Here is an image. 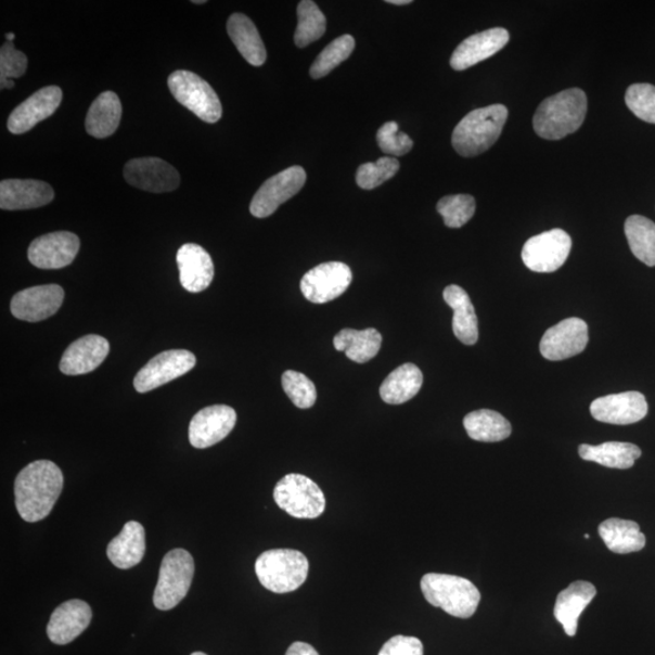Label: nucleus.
Returning <instances> with one entry per match:
<instances>
[{
    "label": "nucleus",
    "mask_w": 655,
    "mask_h": 655,
    "mask_svg": "<svg viewBox=\"0 0 655 655\" xmlns=\"http://www.w3.org/2000/svg\"><path fill=\"white\" fill-rule=\"evenodd\" d=\"M326 29V18L319 5L311 0H303L298 5V27L294 35L295 46L305 48L319 40Z\"/></svg>",
    "instance_id": "obj_36"
},
{
    "label": "nucleus",
    "mask_w": 655,
    "mask_h": 655,
    "mask_svg": "<svg viewBox=\"0 0 655 655\" xmlns=\"http://www.w3.org/2000/svg\"><path fill=\"white\" fill-rule=\"evenodd\" d=\"M426 601L455 618L474 616L480 601L478 589L470 580L439 573H428L421 582Z\"/></svg>",
    "instance_id": "obj_4"
},
{
    "label": "nucleus",
    "mask_w": 655,
    "mask_h": 655,
    "mask_svg": "<svg viewBox=\"0 0 655 655\" xmlns=\"http://www.w3.org/2000/svg\"><path fill=\"white\" fill-rule=\"evenodd\" d=\"M589 330L586 321L567 319L549 328L540 342V354L549 361H563L586 350Z\"/></svg>",
    "instance_id": "obj_14"
},
{
    "label": "nucleus",
    "mask_w": 655,
    "mask_h": 655,
    "mask_svg": "<svg viewBox=\"0 0 655 655\" xmlns=\"http://www.w3.org/2000/svg\"><path fill=\"white\" fill-rule=\"evenodd\" d=\"M275 504L295 518L313 519L325 510L322 489L309 477L299 474L284 476L273 490Z\"/></svg>",
    "instance_id": "obj_7"
},
{
    "label": "nucleus",
    "mask_w": 655,
    "mask_h": 655,
    "mask_svg": "<svg viewBox=\"0 0 655 655\" xmlns=\"http://www.w3.org/2000/svg\"><path fill=\"white\" fill-rule=\"evenodd\" d=\"M146 551L145 528L139 522L130 521L107 547V556L119 569L139 565Z\"/></svg>",
    "instance_id": "obj_26"
},
{
    "label": "nucleus",
    "mask_w": 655,
    "mask_h": 655,
    "mask_svg": "<svg viewBox=\"0 0 655 655\" xmlns=\"http://www.w3.org/2000/svg\"><path fill=\"white\" fill-rule=\"evenodd\" d=\"M590 412L601 423L631 425L646 418L648 403L641 393H621L595 399L590 406Z\"/></svg>",
    "instance_id": "obj_17"
},
{
    "label": "nucleus",
    "mask_w": 655,
    "mask_h": 655,
    "mask_svg": "<svg viewBox=\"0 0 655 655\" xmlns=\"http://www.w3.org/2000/svg\"><path fill=\"white\" fill-rule=\"evenodd\" d=\"M283 390L295 407L307 409L316 403L317 390L314 384L306 375L286 371L282 375Z\"/></svg>",
    "instance_id": "obj_40"
},
{
    "label": "nucleus",
    "mask_w": 655,
    "mask_h": 655,
    "mask_svg": "<svg viewBox=\"0 0 655 655\" xmlns=\"http://www.w3.org/2000/svg\"><path fill=\"white\" fill-rule=\"evenodd\" d=\"M27 56L15 48L13 42H7L0 49V79H14L26 74Z\"/></svg>",
    "instance_id": "obj_43"
},
{
    "label": "nucleus",
    "mask_w": 655,
    "mask_h": 655,
    "mask_svg": "<svg viewBox=\"0 0 655 655\" xmlns=\"http://www.w3.org/2000/svg\"><path fill=\"white\" fill-rule=\"evenodd\" d=\"M180 282L190 293L206 291L214 279V264L209 253L201 245H182L177 257Z\"/></svg>",
    "instance_id": "obj_24"
},
{
    "label": "nucleus",
    "mask_w": 655,
    "mask_h": 655,
    "mask_svg": "<svg viewBox=\"0 0 655 655\" xmlns=\"http://www.w3.org/2000/svg\"><path fill=\"white\" fill-rule=\"evenodd\" d=\"M63 101V90L50 86L42 88L20 104L8 118V129L15 136L35 128L38 123L53 116Z\"/></svg>",
    "instance_id": "obj_19"
},
{
    "label": "nucleus",
    "mask_w": 655,
    "mask_h": 655,
    "mask_svg": "<svg viewBox=\"0 0 655 655\" xmlns=\"http://www.w3.org/2000/svg\"><path fill=\"white\" fill-rule=\"evenodd\" d=\"M445 301L454 311L453 332L459 342L475 345L478 341V321L475 307L468 294L459 285H448L444 292Z\"/></svg>",
    "instance_id": "obj_27"
},
{
    "label": "nucleus",
    "mask_w": 655,
    "mask_h": 655,
    "mask_svg": "<svg viewBox=\"0 0 655 655\" xmlns=\"http://www.w3.org/2000/svg\"><path fill=\"white\" fill-rule=\"evenodd\" d=\"M508 116V108L500 104L471 111L453 131L454 150L463 157L488 151L503 132Z\"/></svg>",
    "instance_id": "obj_3"
},
{
    "label": "nucleus",
    "mask_w": 655,
    "mask_h": 655,
    "mask_svg": "<svg viewBox=\"0 0 655 655\" xmlns=\"http://www.w3.org/2000/svg\"><path fill=\"white\" fill-rule=\"evenodd\" d=\"M93 611L87 602L69 600L51 614L47 633L51 642L64 646L75 641L90 626Z\"/></svg>",
    "instance_id": "obj_20"
},
{
    "label": "nucleus",
    "mask_w": 655,
    "mask_h": 655,
    "mask_svg": "<svg viewBox=\"0 0 655 655\" xmlns=\"http://www.w3.org/2000/svg\"><path fill=\"white\" fill-rule=\"evenodd\" d=\"M65 299L57 284L37 285L15 294L10 310L17 320L40 322L55 314Z\"/></svg>",
    "instance_id": "obj_18"
},
{
    "label": "nucleus",
    "mask_w": 655,
    "mask_h": 655,
    "mask_svg": "<svg viewBox=\"0 0 655 655\" xmlns=\"http://www.w3.org/2000/svg\"><path fill=\"white\" fill-rule=\"evenodd\" d=\"M424 376L415 364L406 363L388 375L381 386V396L387 404L411 401L423 386Z\"/></svg>",
    "instance_id": "obj_31"
},
{
    "label": "nucleus",
    "mask_w": 655,
    "mask_h": 655,
    "mask_svg": "<svg viewBox=\"0 0 655 655\" xmlns=\"http://www.w3.org/2000/svg\"><path fill=\"white\" fill-rule=\"evenodd\" d=\"M306 182L304 168L295 166L285 169L266 180L255 193L251 203L253 217L264 219L270 217L283 203L298 194Z\"/></svg>",
    "instance_id": "obj_10"
},
{
    "label": "nucleus",
    "mask_w": 655,
    "mask_h": 655,
    "mask_svg": "<svg viewBox=\"0 0 655 655\" xmlns=\"http://www.w3.org/2000/svg\"><path fill=\"white\" fill-rule=\"evenodd\" d=\"M80 248L78 235L59 231L40 235L28 248V260L42 270H59L75 261Z\"/></svg>",
    "instance_id": "obj_13"
},
{
    "label": "nucleus",
    "mask_w": 655,
    "mask_h": 655,
    "mask_svg": "<svg viewBox=\"0 0 655 655\" xmlns=\"http://www.w3.org/2000/svg\"><path fill=\"white\" fill-rule=\"evenodd\" d=\"M464 427L470 438L486 444L504 441L513 433L508 419L490 409H480L467 414Z\"/></svg>",
    "instance_id": "obj_34"
},
{
    "label": "nucleus",
    "mask_w": 655,
    "mask_h": 655,
    "mask_svg": "<svg viewBox=\"0 0 655 655\" xmlns=\"http://www.w3.org/2000/svg\"><path fill=\"white\" fill-rule=\"evenodd\" d=\"M399 162L393 157L378 158L375 163H365L356 174L357 185L363 190H374L396 176Z\"/></svg>",
    "instance_id": "obj_39"
},
{
    "label": "nucleus",
    "mask_w": 655,
    "mask_h": 655,
    "mask_svg": "<svg viewBox=\"0 0 655 655\" xmlns=\"http://www.w3.org/2000/svg\"><path fill=\"white\" fill-rule=\"evenodd\" d=\"M626 235L630 249L644 265L655 266V223L641 215H632L626 221Z\"/></svg>",
    "instance_id": "obj_35"
},
{
    "label": "nucleus",
    "mask_w": 655,
    "mask_h": 655,
    "mask_svg": "<svg viewBox=\"0 0 655 655\" xmlns=\"http://www.w3.org/2000/svg\"><path fill=\"white\" fill-rule=\"evenodd\" d=\"M598 590L589 581L578 580L558 593L554 616L568 637H576L581 613L595 599Z\"/></svg>",
    "instance_id": "obj_25"
},
{
    "label": "nucleus",
    "mask_w": 655,
    "mask_h": 655,
    "mask_svg": "<svg viewBox=\"0 0 655 655\" xmlns=\"http://www.w3.org/2000/svg\"><path fill=\"white\" fill-rule=\"evenodd\" d=\"M194 576V561L189 551L174 549L164 556L153 603L159 611H170L188 596Z\"/></svg>",
    "instance_id": "obj_6"
},
{
    "label": "nucleus",
    "mask_w": 655,
    "mask_h": 655,
    "mask_svg": "<svg viewBox=\"0 0 655 655\" xmlns=\"http://www.w3.org/2000/svg\"><path fill=\"white\" fill-rule=\"evenodd\" d=\"M64 488L63 471L49 460H38L20 471L15 479V504L23 519L35 524L54 509Z\"/></svg>",
    "instance_id": "obj_1"
},
{
    "label": "nucleus",
    "mask_w": 655,
    "mask_h": 655,
    "mask_svg": "<svg viewBox=\"0 0 655 655\" xmlns=\"http://www.w3.org/2000/svg\"><path fill=\"white\" fill-rule=\"evenodd\" d=\"M588 98L581 89L573 88L542 101L537 108L534 127L545 140H561L576 132L585 123Z\"/></svg>",
    "instance_id": "obj_2"
},
{
    "label": "nucleus",
    "mask_w": 655,
    "mask_h": 655,
    "mask_svg": "<svg viewBox=\"0 0 655 655\" xmlns=\"http://www.w3.org/2000/svg\"><path fill=\"white\" fill-rule=\"evenodd\" d=\"M285 655H320V653L309 643L294 642Z\"/></svg>",
    "instance_id": "obj_45"
},
{
    "label": "nucleus",
    "mask_w": 655,
    "mask_h": 655,
    "mask_svg": "<svg viewBox=\"0 0 655 655\" xmlns=\"http://www.w3.org/2000/svg\"><path fill=\"white\" fill-rule=\"evenodd\" d=\"M599 534L608 550L614 554H631L646 547V537L637 522L621 518H609L599 527Z\"/></svg>",
    "instance_id": "obj_29"
},
{
    "label": "nucleus",
    "mask_w": 655,
    "mask_h": 655,
    "mask_svg": "<svg viewBox=\"0 0 655 655\" xmlns=\"http://www.w3.org/2000/svg\"><path fill=\"white\" fill-rule=\"evenodd\" d=\"M5 38L8 42H13V40L15 39V34H7Z\"/></svg>",
    "instance_id": "obj_47"
},
{
    "label": "nucleus",
    "mask_w": 655,
    "mask_h": 655,
    "mask_svg": "<svg viewBox=\"0 0 655 655\" xmlns=\"http://www.w3.org/2000/svg\"><path fill=\"white\" fill-rule=\"evenodd\" d=\"M378 147L391 156H404L414 146V142L404 132L398 130L396 121H387L376 134Z\"/></svg>",
    "instance_id": "obj_42"
},
{
    "label": "nucleus",
    "mask_w": 655,
    "mask_h": 655,
    "mask_svg": "<svg viewBox=\"0 0 655 655\" xmlns=\"http://www.w3.org/2000/svg\"><path fill=\"white\" fill-rule=\"evenodd\" d=\"M235 423H237V414L229 406L217 404L204 408L192 418L190 423V444L198 449L217 445L231 434Z\"/></svg>",
    "instance_id": "obj_16"
},
{
    "label": "nucleus",
    "mask_w": 655,
    "mask_h": 655,
    "mask_svg": "<svg viewBox=\"0 0 655 655\" xmlns=\"http://www.w3.org/2000/svg\"><path fill=\"white\" fill-rule=\"evenodd\" d=\"M626 102L632 114L643 121L655 125V87L639 84L629 87Z\"/></svg>",
    "instance_id": "obj_41"
},
{
    "label": "nucleus",
    "mask_w": 655,
    "mask_h": 655,
    "mask_svg": "<svg viewBox=\"0 0 655 655\" xmlns=\"http://www.w3.org/2000/svg\"><path fill=\"white\" fill-rule=\"evenodd\" d=\"M121 118V104L114 91H105L91 104L86 118L88 134L97 139L114 136Z\"/></svg>",
    "instance_id": "obj_30"
},
{
    "label": "nucleus",
    "mask_w": 655,
    "mask_h": 655,
    "mask_svg": "<svg viewBox=\"0 0 655 655\" xmlns=\"http://www.w3.org/2000/svg\"><path fill=\"white\" fill-rule=\"evenodd\" d=\"M579 455L587 462L611 468L627 470L642 455V450L628 442H606L600 446L581 445Z\"/></svg>",
    "instance_id": "obj_33"
},
{
    "label": "nucleus",
    "mask_w": 655,
    "mask_h": 655,
    "mask_svg": "<svg viewBox=\"0 0 655 655\" xmlns=\"http://www.w3.org/2000/svg\"><path fill=\"white\" fill-rule=\"evenodd\" d=\"M388 4H394V5H407V4H411V0H387Z\"/></svg>",
    "instance_id": "obj_46"
},
{
    "label": "nucleus",
    "mask_w": 655,
    "mask_h": 655,
    "mask_svg": "<svg viewBox=\"0 0 655 655\" xmlns=\"http://www.w3.org/2000/svg\"><path fill=\"white\" fill-rule=\"evenodd\" d=\"M196 365V356L188 350L164 351L142 368L134 378L136 390L146 394L185 375Z\"/></svg>",
    "instance_id": "obj_12"
},
{
    "label": "nucleus",
    "mask_w": 655,
    "mask_h": 655,
    "mask_svg": "<svg viewBox=\"0 0 655 655\" xmlns=\"http://www.w3.org/2000/svg\"><path fill=\"white\" fill-rule=\"evenodd\" d=\"M310 563L300 551L274 549L262 552L255 562L261 586L274 593L298 590L309 576Z\"/></svg>",
    "instance_id": "obj_5"
},
{
    "label": "nucleus",
    "mask_w": 655,
    "mask_h": 655,
    "mask_svg": "<svg viewBox=\"0 0 655 655\" xmlns=\"http://www.w3.org/2000/svg\"><path fill=\"white\" fill-rule=\"evenodd\" d=\"M110 343L100 335H86L72 343L60 362V371L65 375L91 373L106 360Z\"/></svg>",
    "instance_id": "obj_23"
},
{
    "label": "nucleus",
    "mask_w": 655,
    "mask_h": 655,
    "mask_svg": "<svg viewBox=\"0 0 655 655\" xmlns=\"http://www.w3.org/2000/svg\"><path fill=\"white\" fill-rule=\"evenodd\" d=\"M437 211L442 215L447 228L460 229L473 219L476 202L470 194H454V196H447L439 201Z\"/></svg>",
    "instance_id": "obj_38"
},
{
    "label": "nucleus",
    "mask_w": 655,
    "mask_h": 655,
    "mask_svg": "<svg viewBox=\"0 0 655 655\" xmlns=\"http://www.w3.org/2000/svg\"><path fill=\"white\" fill-rule=\"evenodd\" d=\"M508 29L497 27L471 36L460 43L450 57V66L455 70H465L495 56L509 43Z\"/></svg>",
    "instance_id": "obj_21"
},
{
    "label": "nucleus",
    "mask_w": 655,
    "mask_h": 655,
    "mask_svg": "<svg viewBox=\"0 0 655 655\" xmlns=\"http://www.w3.org/2000/svg\"><path fill=\"white\" fill-rule=\"evenodd\" d=\"M193 4H204L206 2H204V0H194V2H192Z\"/></svg>",
    "instance_id": "obj_48"
},
{
    "label": "nucleus",
    "mask_w": 655,
    "mask_h": 655,
    "mask_svg": "<svg viewBox=\"0 0 655 655\" xmlns=\"http://www.w3.org/2000/svg\"><path fill=\"white\" fill-rule=\"evenodd\" d=\"M170 93L204 121L217 123L222 117V106L215 90L206 80L190 70H176L168 78Z\"/></svg>",
    "instance_id": "obj_8"
},
{
    "label": "nucleus",
    "mask_w": 655,
    "mask_h": 655,
    "mask_svg": "<svg viewBox=\"0 0 655 655\" xmlns=\"http://www.w3.org/2000/svg\"><path fill=\"white\" fill-rule=\"evenodd\" d=\"M356 47L355 38L350 35H344L333 40L324 48L319 57L310 68V75L313 79H320L331 74V72L349 59Z\"/></svg>",
    "instance_id": "obj_37"
},
{
    "label": "nucleus",
    "mask_w": 655,
    "mask_h": 655,
    "mask_svg": "<svg viewBox=\"0 0 655 655\" xmlns=\"http://www.w3.org/2000/svg\"><path fill=\"white\" fill-rule=\"evenodd\" d=\"M123 174L129 185L152 193L176 191L180 185L178 170L156 157L131 159L126 164Z\"/></svg>",
    "instance_id": "obj_15"
},
{
    "label": "nucleus",
    "mask_w": 655,
    "mask_h": 655,
    "mask_svg": "<svg viewBox=\"0 0 655 655\" xmlns=\"http://www.w3.org/2000/svg\"><path fill=\"white\" fill-rule=\"evenodd\" d=\"M571 249L570 235L560 229L529 239L522 249V260L530 271L551 273L562 268Z\"/></svg>",
    "instance_id": "obj_9"
},
{
    "label": "nucleus",
    "mask_w": 655,
    "mask_h": 655,
    "mask_svg": "<svg viewBox=\"0 0 655 655\" xmlns=\"http://www.w3.org/2000/svg\"><path fill=\"white\" fill-rule=\"evenodd\" d=\"M352 282V272L344 262L332 261L316 266L300 283L305 298L313 304H325L339 298Z\"/></svg>",
    "instance_id": "obj_11"
},
{
    "label": "nucleus",
    "mask_w": 655,
    "mask_h": 655,
    "mask_svg": "<svg viewBox=\"0 0 655 655\" xmlns=\"http://www.w3.org/2000/svg\"><path fill=\"white\" fill-rule=\"evenodd\" d=\"M191 655H208V654L203 653V652H194V653H192Z\"/></svg>",
    "instance_id": "obj_49"
},
{
    "label": "nucleus",
    "mask_w": 655,
    "mask_h": 655,
    "mask_svg": "<svg viewBox=\"0 0 655 655\" xmlns=\"http://www.w3.org/2000/svg\"><path fill=\"white\" fill-rule=\"evenodd\" d=\"M228 34L242 56L252 66L259 67L265 64L268 53L260 37L257 26L244 14L235 13L228 22Z\"/></svg>",
    "instance_id": "obj_28"
},
{
    "label": "nucleus",
    "mask_w": 655,
    "mask_h": 655,
    "mask_svg": "<svg viewBox=\"0 0 655 655\" xmlns=\"http://www.w3.org/2000/svg\"><path fill=\"white\" fill-rule=\"evenodd\" d=\"M55 197L54 189L40 180L8 179L0 182V208L28 210L47 206Z\"/></svg>",
    "instance_id": "obj_22"
},
{
    "label": "nucleus",
    "mask_w": 655,
    "mask_h": 655,
    "mask_svg": "<svg viewBox=\"0 0 655 655\" xmlns=\"http://www.w3.org/2000/svg\"><path fill=\"white\" fill-rule=\"evenodd\" d=\"M377 655H424V646L416 638L398 634L388 640Z\"/></svg>",
    "instance_id": "obj_44"
},
{
    "label": "nucleus",
    "mask_w": 655,
    "mask_h": 655,
    "mask_svg": "<svg viewBox=\"0 0 655 655\" xmlns=\"http://www.w3.org/2000/svg\"><path fill=\"white\" fill-rule=\"evenodd\" d=\"M383 336L374 328L364 331L343 330L334 336L336 351L345 352L351 361L365 363L381 351Z\"/></svg>",
    "instance_id": "obj_32"
}]
</instances>
